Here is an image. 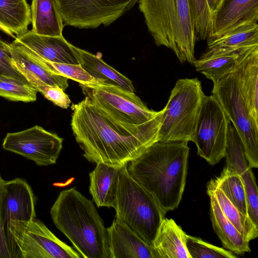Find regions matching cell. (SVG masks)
<instances>
[{
	"label": "cell",
	"mask_w": 258,
	"mask_h": 258,
	"mask_svg": "<svg viewBox=\"0 0 258 258\" xmlns=\"http://www.w3.org/2000/svg\"><path fill=\"white\" fill-rule=\"evenodd\" d=\"M71 107L73 134L91 162L121 167L158 141L164 108L148 122L129 125L113 119L87 97Z\"/></svg>",
	"instance_id": "6da1fadb"
},
{
	"label": "cell",
	"mask_w": 258,
	"mask_h": 258,
	"mask_svg": "<svg viewBox=\"0 0 258 258\" xmlns=\"http://www.w3.org/2000/svg\"><path fill=\"white\" fill-rule=\"evenodd\" d=\"M187 143L157 141L127 165L132 177L166 213L175 210L182 197L189 153Z\"/></svg>",
	"instance_id": "7a4b0ae2"
},
{
	"label": "cell",
	"mask_w": 258,
	"mask_h": 258,
	"mask_svg": "<svg viewBox=\"0 0 258 258\" xmlns=\"http://www.w3.org/2000/svg\"><path fill=\"white\" fill-rule=\"evenodd\" d=\"M50 213L82 257L109 258L107 229L92 202L75 187L59 193Z\"/></svg>",
	"instance_id": "3957f363"
},
{
	"label": "cell",
	"mask_w": 258,
	"mask_h": 258,
	"mask_svg": "<svg viewBox=\"0 0 258 258\" xmlns=\"http://www.w3.org/2000/svg\"><path fill=\"white\" fill-rule=\"evenodd\" d=\"M149 32L156 45L171 49L181 63L196 60L197 41L188 0H139Z\"/></svg>",
	"instance_id": "277c9868"
},
{
	"label": "cell",
	"mask_w": 258,
	"mask_h": 258,
	"mask_svg": "<svg viewBox=\"0 0 258 258\" xmlns=\"http://www.w3.org/2000/svg\"><path fill=\"white\" fill-rule=\"evenodd\" d=\"M127 165L120 168L118 175L114 208L116 218L152 245L166 213L132 177Z\"/></svg>",
	"instance_id": "5b68a950"
},
{
	"label": "cell",
	"mask_w": 258,
	"mask_h": 258,
	"mask_svg": "<svg viewBox=\"0 0 258 258\" xmlns=\"http://www.w3.org/2000/svg\"><path fill=\"white\" fill-rule=\"evenodd\" d=\"M204 95L198 78L177 80L163 108L158 141H192Z\"/></svg>",
	"instance_id": "8992f818"
},
{
	"label": "cell",
	"mask_w": 258,
	"mask_h": 258,
	"mask_svg": "<svg viewBox=\"0 0 258 258\" xmlns=\"http://www.w3.org/2000/svg\"><path fill=\"white\" fill-rule=\"evenodd\" d=\"M11 258H81L36 218L16 222L6 235Z\"/></svg>",
	"instance_id": "52a82bcc"
},
{
	"label": "cell",
	"mask_w": 258,
	"mask_h": 258,
	"mask_svg": "<svg viewBox=\"0 0 258 258\" xmlns=\"http://www.w3.org/2000/svg\"><path fill=\"white\" fill-rule=\"evenodd\" d=\"M214 95L242 141L249 166L258 167V131L253 123L245 102L232 73L213 84Z\"/></svg>",
	"instance_id": "ba28073f"
},
{
	"label": "cell",
	"mask_w": 258,
	"mask_h": 258,
	"mask_svg": "<svg viewBox=\"0 0 258 258\" xmlns=\"http://www.w3.org/2000/svg\"><path fill=\"white\" fill-rule=\"evenodd\" d=\"M80 86L85 97L119 122L141 124L153 119L159 112L149 109L135 93L99 83Z\"/></svg>",
	"instance_id": "9c48e42d"
},
{
	"label": "cell",
	"mask_w": 258,
	"mask_h": 258,
	"mask_svg": "<svg viewBox=\"0 0 258 258\" xmlns=\"http://www.w3.org/2000/svg\"><path fill=\"white\" fill-rule=\"evenodd\" d=\"M230 122L216 97L204 95L192 142L198 155L212 165L225 156Z\"/></svg>",
	"instance_id": "30bf717a"
},
{
	"label": "cell",
	"mask_w": 258,
	"mask_h": 258,
	"mask_svg": "<svg viewBox=\"0 0 258 258\" xmlns=\"http://www.w3.org/2000/svg\"><path fill=\"white\" fill-rule=\"evenodd\" d=\"M139 0H54L64 25L80 29L108 26Z\"/></svg>",
	"instance_id": "8fae6325"
},
{
	"label": "cell",
	"mask_w": 258,
	"mask_h": 258,
	"mask_svg": "<svg viewBox=\"0 0 258 258\" xmlns=\"http://www.w3.org/2000/svg\"><path fill=\"white\" fill-rule=\"evenodd\" d=\"M63 139L41 126L7 133L4 139V149L34 161L38 166L55 164L62 148Z\"/></svg>",
	"instance_id": "7c38bea8"
},
{
	"label": "cell",
	"mask_w": 258,
	"mask_h": 258,
	"mask_svg": "<svg viewBox=\"0 0 258 258\" xmlns=\"http://www.w3.org/2000/svg\"><path fill=\"white\" fill-rule=\"evenodd\" d=\"M36 198L28 182L21 178L5 181L4 224L5 234L16 222H28L36 218Z\"/></svg>",
	"instance_id": "4fadbf2b"
},
{
	"label": "cell",
	"mask_w": 258,
	"mask_h": 258,
	"mask_svg": "<svg viewBox=\"0 0 258 258\" xmlns=\"http://www.w3.org/2000/svg\"><path fill=\"white\" fill-rule=\"evenodd\" d=\"M41 60L79 64L72 44L61 36L37 34L32 30L16 36L13 41Z\"/></svg>",
	"instance_id": "5bb4252c"
},
{
	"label": "cell",
	"mask_w": 258,
	"mask_h": 258,
	"mask_svg": "<svg viewBox=\"0 0 258 258\" xmlns=\"http://www.w3.org/2000/svg\"><path fill=\"white\" fill-rule=\"evenodd\" d=\"M257 20L258 0H219L212 12L207 40L240 25Z\"/></svg>",
	"instance_id": "9a60e30c"
},
{
	"label": "cell",
	"mask_w": 258,
	"mask_h": 258,
	"mask_svg": "<svg viewBox=\"0 0 258 258\" xmlns=\"http://www.w3.org/2000/svg\"><path fill=\"white\" fill-rule=\"evenodd\" d=\"M107 229L109 258H156L152 245L120 219L116 218Z\"/></svg>",
	"instance_id": "2e32d148"
},
{
	"label": "cell",
	"mask_w": 258,
	"mask_h": 258,
	"mask_svg": "<svg viewBox=\"0 0 258 258\" xmlns=\"http://www.w3.org/2000/svg\"><path fill=\"white\" fill-rule=\"evenodd\" d=\"M231 73L258 131V47L247 51Z\"/></svg>",
	"instance_id": "e0dca14e"
},
{
	"label": "cell",
	"mask_w": 258,
	"mask_h": 258,
	"mask_svg": "<svg viewBox=\"0 0 258 258\" xmlns=\"http://www.w3.org/2000/svg\"><path fill=\"white\" fill-rule=\"evenodd\" d=\"M14 64L31 85L43 82L58 86L64 91L68 87V79L50 70L41 60L19 45L10 43Z\"/></svg>",
	"instance_id": "ac0fdd59"
},
{
	"label": "cell",
	"mask_w": 258,
	"mask_h": 258,
	"mask_svg": "<svg viewBox=\"0 0 258 258\" xmlns=\"http://www.w3.org/2000/svg\"><path fill=\"white\" fill-rule=\"evenodd\" d=\"M81 67L100 84L113 86L135 93L132 82L105 62L101 57L72 45Z\"/></svg>",
	"instance_id": "d6986e66"
},
{
	"label": "cell",
	"mask_w": 258,
	"mask_h": 258,
	"mask_svg": "<svg viewBox=\"0 0 258 258\" xmlns=\"http://www.w3.org/2000/svg\"><path fill=\"white\" fill-rule=\"evenodd\" d=\"M186 235L174 220L165 218L152 244L156 258H190Z\"/></svg>",
	"instance_id": "ffe728a7"
},
{
	"label": "cell",
	"mask_w": 258,
	"mask_h": 258,
	"mask_svg": "<svg viewBox=\"0 0 258 258\" xmlns=\"http://www.w3.org/2000/svg\"><path fill=\"white\" fill-rule=\"evenodd\" d=\"M207 40L208 52H236L258 47L257 22L240 25Z\"/></svg>",
	"instance_id": "44dd1931"
},
{
	"label": "cell",
	"mask_w": 258,
	"mask_h": 258,
	"mask_svg": "<svg viewBox=\"0 0 258 258\" xmlns=\"http://www.w3.org/2000/svg\"><path fill=\"white\" fill-rule=\"evenodd\" d=\"M89 173V191L98 207L114 208L120 168L106 164H96Z\"/></svg>",
	"instance_id": "7402d4cb"
},
{
	"label": "cell",
	"mask_w": 258,
	"mask_h": 258,
	"mask_svg": "<svg viewBox=\"0 0 258 258\" xmlns=\"http://www.w3.org/2000/svg\"><path fill=\"white\" fill-rule=\"evenodd\" d=\"M207 192L210 199V217L213 228L223 246L237 254L250 252L249 241L227 219L214 195L210 191Z\"/></svg>",
	"instance_id": "603a6c76"
},
{
	"label": "cell",
	"mask_w": 258,
	"mask_h": 258,
	"mask_svg": "<svg viewBox=\"0 0 258 258\" xmlns=\"http://www.w3.org/2000/svg\"><path fill=\"white\" fill-rule=\"evenodd\" d=\"M251 48L236 52H205L192 64L197 71L215 84L223 77L231 74L247 51Z\"/></svg>",
	"instance_id": "cb8c5ba5"
},
{
	"label": "cell",
	"mask_w": 258,
	"mask_h": 258,
	"mask_svg": "<svg viewBox=\"0 0 258 258\" xmlns=\"http://www.w3.org/2000/svg\"><path fill=\"white\" fill-rule=\"evenodd\" d=\"M30 10L32 31L41 35L63 36L64 24L54 0H32Z\"/></svg>",
	"instance_id": "d4e9b609"
},
{
	"label": "cell",
	"mask_w": 258,
	"mask_h": 258,
	"mask_svg": "<svg viewBox=\"0 0 258 258\" xmlns=\"http://www.w3.org/2000/svg\"><path fill=\"white\" fill-rule=\"evenodd\" d=\"M207 189V191L214 195L224 215L240 233L249 241L257 237L258 227L247 216L239 211L212 179L208 183Z\"/></svg>",
	"instance_id": "484cf974"
},
{
	"label": "cell",
	"mask_w": 258,
	"mask_h": 258,
	"mask_svg": "<svg viewBox=\"0 0 258 258\" xmlns=\"http://www.w3.org/2000/svg\"><path fill=\"white\" fill-rule=\"evenodd\" d=\"M0 22L16 36L27 32L31 23L27 0H0Z\"/></svg>",
	"instance_id": "4316f807"
},
{
	"label": "cell",
	"mask_w": 258,
	"mask_h": 258,
	"mask_svg": "<svg viewBox=\"0 0 258 258\" xmlns=\"http://www.w3.org/2000/svg\"><path fill=\"white\" fill-rule=\"evenodd\" d=\"M241 177L246 193L247 215L258 227V190L251 168L244 156H239L226 166Z\"/></svg>",
	"instance_id": "83f0119b"
},
{
	"label": "cell",
	"mask_w": 258,
	"mask_h": 258,
	"mask_svg": "<svg viewBox=\"0 0 258 258\" xmlns=\"http://www.w3.org/2000/svg\"><path fill=\"white\" fill-rule=\"evenodd\" d=\"M212 180L239 211L248 216L246 193L240 175L225 166L220 175Z\"/></svg>",
	"instance_id": "f1b7e54d"
},
{
	"label": "cell",
	"mask_w": 258,
	"mask_h": 258,
	"mask_svg": "<svg viewBox=\"0 0 258 258\" xmlns=\"http://www.w3.org/2000/svg\"><path fill=\"white\" fill-rule=\"evenodd\" d=\"M37 90L27 81L0 75V96L13 101L29 102L37 99Z\"/></svg>",
	"instance_id": "f546056e"
},
{
	"label": "cell",
	"mask_w": 258,
	"mask_h": 258,
	"mask_svg": "<svg viewBox=\"0 0 258 258\" xmlns=\"http://www.w3.org/2000/svg\"><path fill=\"white\" fill-rule=\"evenodd\" d=\"M186 246L190 258H235L232 252L212 245L201 238L186 235Z\"/></svg>",
	"instance_id": "4dcf8cb0"
},
{
	"label": "cell",
	"mask_w": 258,
	"mask_h": 258,
	"mask_svg": "<svg viewBox=\"0 0 258 258\" xmlns=\"http://www.w3.org/2000/svg\"><path fill=\"white\" fill-rule=\"evenodd\" d=\"M191 8L197 40L208 38L211 23L212 12L207 0H188Z\"/></svg>",
	"instance_id": "1f68e13d"
},
{
	"label": "cell",
	"mask_w": 258,
	"mask_h": 258,
	"mask_svg": "<svg viewBox=\"0 0 258 258\" xmlns=\"http://www.w3.org/2000/svg\"><path fill=\"white\" fill-rule=\"evenodd\" d=\"M53 72L82 85H95L99 82L79 64L56 63L41 60Z\"/></svg>",
	"instance_id": "d6a6232c"
},
{
	"label": "cell",
	"mask_w": 258,
	"mask_h": 258,
	"mask_svg": "<svg viewBox=\"0 0 258 258\" xmlns=\"http://www.w3.org/2000/svg\"><path fill=\"white\" fill-rule=\"evenodd\" d=\"M32 86L55 105L65 109L69 107L71 100L64 90L58 86L50 85L43 82L37 83Z\"/></svg>",
	"instance_id": "836d02e7"
},
{
	"label": "cell",
	"mask_w": 258,
	"mask_h": 258,
	"mask_svg": "<svg viewBox=\"0 0 258 258\" xmlns=\"http://www.w3.org/2000/svg\"><path fill=\"white\" fill-rule=\"evenodd\" d=\"M2 75L27 81L14 64L10 43H7L0 37V75Z\"/></svg>",
	"instance_id": "e575fe53"
},
{
	"label": "cell",
	"mask_w": 258,
	"mask_h": 258,
	"mask_svg": "<svg viewBox=\"0 0 258 258\" xmlns=\"http://www.w3.org/2000/svg\"><path fill=\"white\" fill-rule=\"evenodd\" d=\"M5 181L0 174V258H11L4 224Z\"/></svg>",
	"instance_id": "d590c367"
},
{
	"label": "cell",
	"mask_w": 258,
	"mask_h": 258,
	"mask_svg": "<svg viewBox=\"0 0 258 258\" xmlns=\"http://www.w3.org/2000/svg\"><path fill=\"white\" fill-rule=\"evenodd\" d=\"M0 30L15 39L16 36L0 22Z\"/></svg>",
	"instance_id": "8d00e7d4"
},
{
	"label": "cell",
	"mask_w": 258,
	"mask_h": 258,
	"mask_svg": "<svg viewBox=\"0 0 258 258\" xmlns=\"http://www.w3.org/2000/svg\"><path fill=\"white\" fill-rule=\"evenodd\" d=\"M207 3L209 6V8L212 12H212H213L217 3L219 0H207Z\"/></svg>",
	"instance_id": "74e56055"
}]
</instances>
